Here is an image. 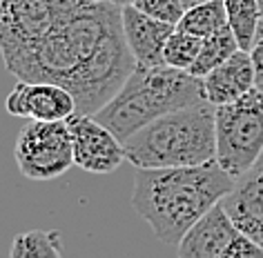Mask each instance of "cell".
Masks as SVG:
<instances>
[{
	"mask_svg": "<svg viewBox=\"0 0 263 258\" xmlns=\"http://www.w3.org/2000/svg\"><path fill=\"white\" fill-rule=\"evenodd\" d=\"M254 167H256V169H263V154H261V158H259V163H256V165H254Z\"/></svg>",
	"mask_w": 263,
	"mask_h": 258,
	"instance_id": "603a6c76",
	"label": "cell"
},
{
	"mask_svg": "<svg viewBox=\"0 0 263 258\" xmlns=\"http://www.w3.org/2000/svg\"><path fill=\"white\" fill-rule=\"evenodd\" d=\"M241 47H239V43H236L232 29L223 27L221 31H216V34L203 38L201 51H199V56H196L194 65L190 67V74H194L196 78H205L210 71L216 69L219 65H223Z\"/></svg>",
	"mask_w": 263,
	"mask_h": 258,
	"instance_id": "4fadbf2b",
	"label": "cell"
},
{
	"mask_svg": "<svg viewBox=\"0 0 263 258\" xmlns=\"http://www.w3.org/2000/svg\"><path fill=\"white\" fill-rule=\"evenodd\" d=\"M201 43L203 38H196L192 34H187V31L174 29V34L167 38L165 49H163V63L167 67L190 71V67L194 65L196 56L201 51Z\"/></svg>",
	"mask_w": 263,
	"mask_h": 258,
	"instance_id": "e0dca14e",
	"label": "cell"
},
{
	"mask_svg": "<svg viewBox=\"0 0 263 258\" xmlns=\"http://www.w3.org/2000/svg\"><path fill=\"white\" fill-rule=\"evenodd\" d=\"M259 9H261V16H259V29H256V38L263 36V0H259Z\"/></svg>",
	"mask_w": 263,
	"mask_h": 258,
	"instance_id": "ffe728a7",
	"label": "cell"
},
{
	"mask_svg": "<svg viewBox=\"0 0 263 258\" xmlns=\"http://www.w3.org/2000/svg\"><path fill=\"white\" fill-rule=\"evenodd\" d=\"M9 258H63V238L56 229H31L16 234Z\"/></svg>",
	"mask_w": 263,
	"mask_h": 258,
	"instance_id": "9a60e30c",
	"label": "cell"
},
{
	"mask_svg": "<svg viewBox=\"0 0 263 258\" xmlns=\"http://www.w3.org/2000/svg\"><path fill=\"white\" fill-rule=\"evenodd\" d=\"M256 87L254 78V65L250 58V51L239 49L234 56H230L226 63L212 69L203 78V91L205 101H210L214 107L228 105L243 98Z\"/></svg>",
	"mask_w": 263,
	"mask_h": 258,
	"instance_id": "7c38bea8",
	"label": "cell"
},
{
	"mask_svg": "<svg viewBox=\"0 0 263 258\" xmlns=\"http://www.w3.org/2000/svg\"><path fill=\"white\" fill-rule=\"evenodd\" d=\"M109 3L118 5V7H127V5H132V3H134V0H109Z\"/></svg>",
	"mask_w": 263,
	"mask_h": 258,
	"instance_id": "7402d4cb",
	"label": "cell"
},
{
	"mask_svg": "<svg viewBox=\"0 0 263 258\" xmlns=\"http://www.w3.org/2000/svg\"><path fill=\"white\" fill-rule=\"evenodd\" d=\"M179 258H263V247L243 234L219 203L176 245Z\"/></svg>",
	"mask_w": 263,
	"mask_h": 258,
	"instance_id": "52a82bcc",
	"label": "cell"
},
{
	"mask_svg": "<svg viewBox=\"0 0 263 258\" xmlns=\"http://www.w3.org/2000/svg\"><path fill=\"white\" fill-rule=\"evenodd\" d=\"M71 143H74V165L89 174H111L125 158V145L114 131L98 123L89 114H71L67 118Z\"/></svg>",
	"mask_w": 263,
	"mask_h": 258,
	"instance_id": "ba28073f",
	"label": "cell"
},
{
	"mask_svg": "<svg viewBox=\"0 0 263 258\" xmlns=\"http://www.w3.org/2000/svg\"><path fill=\"white\" fill-rule=\"evenodd\" d=\"M250 58L254 65V78H256V87L263 91V36L256 38L252 49H250Z\"/></svg>",
	"mask_w": 263,
	"mask_h": 258,
	"instance_id": "d6986e66",
	"label": "cell"
},
{
	"mask_svg": "<svg viewBox=\"0 0 263 258\" xmlns=\"http://www.w3.org/2000/svg\"><path fill=\"white\" fill-rule=\"evenodd\" d=\"M223 209L250 241L263 247V169H250L223 196Z\"/></svg>",
	"mask_w": 263,
	"mask_h": 258,
	"instance_id": "8fae6325",
	"label": "cell"
},
{
	"mask_svg": "<svg viewBox=\"0 0 263 258\" xmlns=\"http://www.w3.org/2000/svg\"><path fill=\"white\" fill-rule=\"evenodd\" d=\"M234 181L216 161L194 167L136 169L132 207L161 243L179 245L223 201Z\"/></svg>",
	"mask_w": 263,
	"mask_h": 258,
	"instance_id": "7a4b0ae2",
	"label": "cell"
},
{
	"mask_svg": "<svg viewBox=\"0 0 263 258\" xmlns=\"http://www.w3.org/2000/svg\"><path fill=\"white\" fill-rule=\"evenodd\" d=\"M123 16V34L125 43L129 47V54L134 56L136 65L143 67H159L163 63V49L167 38L174 34L176 25L156 21V18L143 14L134 5L121 7Z\"/></svg>",
	"mask_w": 263,
	"mask_h": 258,
	"instance_id": "30bf717a",
	"label": "cell"
},
{
	"mask_svg": "<svg viewBox=\"0 0 263 258\" xmlns=\"http://www.w3.org/2000/svg\"><path fill=\"white\" fill-rule=\"evenodd\" d=\"M228 14V27L239 43L243 51H250L256 41V29H259V0H223Z\"/></svg>",
	"mask_w": 263,
	"mask_h": 258,
	"instance_id": "2e32d148",
	"label": "cell"
},
{
	"mask_svg": "<svg viewBox=\"0 0 263 258\" xmlns=\"http://www.w3.org/2000/svg\"><path fill=\"white\" fill-rule=\"evenodd\" d=\"M216 107L194 103L156 118L125 141V158L136 169L194 167L216 161Z\"/></svg>",
	"mask_w": 263,
	"mask_h": 258,
	"instance_id": "277c9868",
	"label": "cell"
},
{
	"mask_svg": "<svg viewBox=\"0 0 263 258\" xmlns=\"http://www.w3.org/2000/svg\"><path fill=\"white\" fill-rule=\"evenodd\" d=\"M216 123V163L232 178L254 169L263 154V91L250 94L228 105H219Z\"/></svg>",
	"mask_w": 263,
	"mask_h": 258,
	"instance_id": "5b68a950",
	"label": "cell"
},
{
	"mask_svg": "<svg viewBox=\"0 0 263 258\" xmlns=\"http://www.w3.org/2000/svg\"><path fill=\"white\" fill-rule=\"evenodd\" d=\"M0 56L21 81L65 87L89 116L136 67L109 0H0Z\"/></svg>",
	"mask_w": 263,
	"mask_h": 258,
	"instance_id": "6da1fadb",
	"label": "cell"
},
{
	"mask_svg": "<svg viewBox=\"0 0 263 258\" xmlns=\"http://www.w3.org/2000/svg\"><path fill=\"white\" fill-rule=\"evenodd\" d=\"M201 101H205L203 78L167 65H136L123 87L96 111L94 118L125 143L156 118Z\"/></svg>",
	"mask_w": 263,
	"mask_h": 258,
	"instance_id": "3957f363",
	"label": "cell"
},
{
	"mask_svg": "<svg viewBox=\"0 0 263 258\" xmlns=\"http://www.w3.org/2000/svg\"><path fill=\"white\" fill-rule=\"evenodd\" d=\"M136 9H141L143 14L156 18V21L170 23V25H179V21L185 14V5L183 0H134Z\"/></svg>",
	"mask_w": 263,
	"mask_h": 258,
	"instance_id": "ac0fdd59",
	"label": "cell"
},
{
	"mask_svg": "<svg viewBox=\"0 0 263 258\" xmlns=\"http://www.w3.org/2000/svg\"><path fill=\"white\" fill-rule=\"evenodd\" d=\"M14 158L29 181H54L74 165V143L67 121H29L16 138Z\"/></svg>",
	"mask_w": 263,
	"mask_h": 258,
	"instance_id": "8992f818",
	"label": "cell"
},
{
	"mask_svg": "<svg viewBox=\"0 0 263 258\" xmlns=\"http://www.w3.org/2000/svg\"><path fill=\"white\" fill-rule=\"evenodd\" d=\"M5 109L9 116L29 121H67L78 111L76 98L65 87L54 83H27L18 81L16 87L5 98Z\"/></svg>",
	"mask_w": 263,
	"mask_h": 258,
	"instance_id": "9c48e42d",
	"label": "cell"
},
{
	"mask_svg": "<svg viewBox=\"0 0 263 258\" xmlns=\"http://www.w3.org/2000/svg\"><path fill=\"white\" fill-rule=\"evenodd\" d=\"M223 27H228V14L223 0H208V3L185 9V14L176 25V29L187 31L196 38H208L221 31Z\"/></svg>",
	"mask_w": 263,
	"mask_h": 258,
	"instance_id": "5bb4252c",
	"label": "cell"
},
{
	"mask_svg": "<svg viewBox=\"0 0 263 258\" xmlns=\"http://www.w3.org/2000/svg\"><path fill=\"white\" fill-rule=\"evenodd\" d=\"M201 3H208V0H183V5H185V9H190V7H196V5H201Z\"/></svg>",
	"mask_w": 263,
	"mask_h": 258,
	"instance_id": "44dd1931",
	"label": "cell"
}]
</instances>
